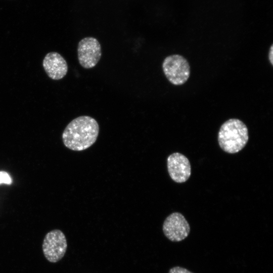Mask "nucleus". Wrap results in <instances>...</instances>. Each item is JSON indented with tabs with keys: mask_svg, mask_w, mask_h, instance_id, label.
I'll return each instance as SVG.
<instances>
[{
	"mask_svg": "<svg viewBox=\"0 0 273 273\" xmlns=\"http://www.w3.org/2000/svg\"><path fill=\"white\" fill-rule=\"evenodd\" d=\"M168 173L176 183L186 181L191 173V166L189 159L183 154L176 152L170 155L167 159Z\"/></svg>",
	"mask_w": 273,
	"mask_h": 273,
	"instance_id": "obj_7",
	"label": "nucleus"
},
{
	"mask_svg": "<svg viewBox=\"0 0 273 273\" xmlns=\"http://www.w3.org/2000/svg\"><path fill=\"white\" fill-rule=\"evenodd\" d=\"M268 58L270 63L271 65H273V45L271 44L268 52Z\"/></svg>",
	"mask_w": 273,
	"mask_h": 273,
	"instance_id": "obj_11",
	"label": "nucleus"
},
{
	"mask_svg": "<svg viewBox=\"0 0 273 273\" xmlns=\"http://www.w3.org/2000/svg\"><path fill=\"white\" fill-rule=\"evenodd\" d=\"M249 140L248 130L241 120L231 118L224 122L218 133V142L225 152L234 154L242 150Z\"/></svg>",
	"mask_w": 273,
	"mask_h": 273,
	"instance_id": "obj_2",
	"label": "nucleus"
},
{
	"mask_svg": "<svg viewBox=\"0 0 273 273\" xmlns=\"http://www.w3.org/2000/svg\"><path fill=\"white\" fill-rule=\"evenodd\" d=\"M164 235L172 242H180L186 239L190 232V226L179 212H174L165 219L162 226Z\"/></svg>",
	"mask_w": 273,
	"mask_h": 273,
	"instance_id": "obj_6",
	"label": "nucleus"
},
{
	"mask_svg": "<svg viewBox=\"0 0 273 273\" xmlns=\"http://www.w3.org/2000/svg\"><path fill=\"white\" fill-rule=\"evenodd\" d=\"M42 247L43 254L49 261H59L64 256L67 248L64 234L58 229L49 232L45 236Z\"/></svg>",
	"mask_w": 273,
	"mask_h": 273,
	"instance_id": "obj_4",
	"label": "nucleus"
},
{
	"mask_svg": "<svg viewBox=\"0 0 273 273\" xmlns=\"http://www.w3.org/2000/svg\"><path fill=\"white\" fill-rule=\"evenodd\" d=\"M168 273H193L188 269L180 267V266H174L170 269Z\"/></svg>",
	"mask_w": 273,
	"mask_h": 273,
	"instance_id": "obj_10",
	"label": "nucleus"
},
{
	"mask_svg": "<svg viewBox=\"0 0 273 273\" xmlns=\"http://www.w3.org/2000/svg\"><path fill=\"white\" fill-rule=\"evenodd\" d=\"M163 72L168 80L172 84H184L190 77V66L183 56L175 54L166 57L162 63Z\"/></svg>",
	"mask_w": 273,
	"mask_h": 273,
	"instance_id": "obj_3",
	"label": "nucleus"
},
{
	"mask_svg": "<svg viewBox=\"0 0 273 273\" xmlns=\"http://www.w3.org/2000/svg\"><path fill=\"white\" fill-rule=\"evenodd\" d=\"M77 54L79 63L82 67L85 69L93 68L101 57V44L94 37H85L78 42Z\"/></svg>",
	"mask_w": 273,
	"mask_h": 273,
	"instance_id": "obj_5",
	"label": "nucleus"
},
{
	"mask_svg": "<svg viewBox=\"0 0 273 273\" xmlns=\"http://www.w3.org/2000/svg\"><path fill=\"white\" fill-rule=\"evenodd\" d=\"M42 65L48 76L53 80H60L67 73L66 60L57 52L48 53L43 59Z\"/></svg>",
	"mask_w": 273,
	"mask_h": 273,
	"instance_id": "obj_8",
	"label": "nucleus"
},
{
	"mask_svg": "<svg viewBox=\"0 0 273 273\" xmlns=\"http://www.w3.org/2000/svg\"><path fill=\"white\" fill-rule=\"evenodd\" d=\"M12 182V178L7 172L4 171H0V184L4 183L7 185H10Z\"/></svg>",
	"mask_w": 273,
	"mask_h": 273,
	"instance_id": "obj_9",
	"label": "nucleus"
},
{
	"mask_svg": "<svg viewBox=\"0 0 273 273\" xmlns=\"http://www.w3.org/2000/svg\"><path fill=\"white\" fill-rule=\"evenodd\" d=\"M99 126L96 119L88 116H81L73 119L62 133L64 145L75 151L84 150L96 141Z\"/></svg>",
	"mask_w": 273,
	"mask_h": 273,
	"instance_id": "obj_1",
	"label": "nucleus"
}]
</instances>
